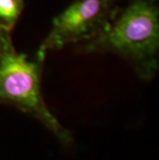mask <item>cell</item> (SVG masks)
<instances>
[{"instance_id":"obj_1","label":"cell","mask_w":159,"mask_h":160,"mask_svg":"<svg viewBox=\"0 0 159 160\" xmlns=\"http://www.w3.org/2000/svg\"><path fill=\"white\" fill-rule=\"evenodd\" d=\"M159 0H131L93 39L76 46L81 54L112 53L149 81L159 69Z\"/></svg>"},{"instance_id":"obj_2","label":"cell","mask_w":159,"mask_h":160,"mask_svg":"<svg viewBox=\"0 0 159 160\" xmlns=\"http://www.w3.org/2000/svg\"><path fill=\"white\" fill-rule=\"evenodd\" d=\"M42 62L29 60L12 43L11 31L0 26V104L11 105L39 121L64 146L72 135L47 107L42 92Z\"/></svg>"},{"instance_id":"obj_4","label":"cell","mask_w":159,"mask_h":160,"mask_svg":"<svg viewBox=\"0 0 159 160\" xmlns=\"http://www.w3.org/2000/svg\"><path fill=\"white\" fill-rule=\"evenodd\" d=\"M24 8V0H0V26L12 31Z\"/></svg>"},{"instance_id":"obj_3","label":"cell","mask_w":159,"mask_h":160,"mask_svg":"<svg viewBox=\"0 0 159 160\" xmlns=\"http://www.w3.org/2000/svg\"><path fill=\"white\" fill-rule=\"evenodd\" d=\"M119 9L115 0H74L54 19L52 29L37 50L36 59L43 62L51 51L93 39L109 26Z\"/></svg>"}]
</instances>
